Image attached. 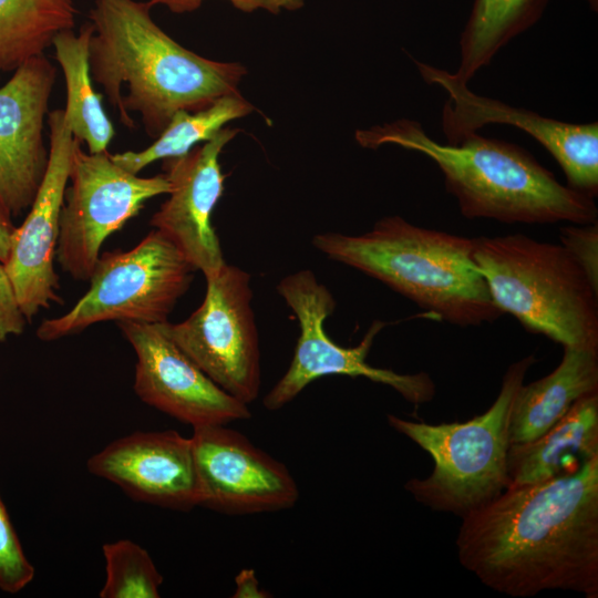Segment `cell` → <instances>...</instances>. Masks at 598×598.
<instances>
[{"instance_id": "cell-14", "label": "cell", "mask_w": 598, "mask_h": 598, "mask_svg": "<svg viewBox=\"0 0 598 598\" xmlns=\"http://www.w3.org/2000/svg\"><path fill=\"white\" fill-rule=\"evenodd\" d=\"M135 355L134 391L146 404L193 427L249 419L248 405L212 381L163 323L117 322Z\"/></svg>"}, {"instance_id": "cell-29", "label": "cell", "mask_w": 598, "mask_h": 598, "mask_svg": "<svg viewBox=\"0 0 598 598\" xmlns=\"http://www.w3.org/2000/svg\"><path fill=\"white\" fill-rule=\"evenodd\" d=\"M12 216L0 197V261L4 264L9 257L13 233L17 227Z\"/></svg>"}, {"instance_id": "cell-2", "label": "cell", "mask_w": 598, "mask_h": 598, "mask_svg": "<svg viewBox=\"0 0 598 598\" xmlns=\"http://www.w3.org/2000/svg\"><path fill=\"white\" fill-rule=\"evenodd\" d=\"M150 10L147 2L95 0L89 14V66L121 122L134 127L128 113L138 112L145 132L156 138L176 112H197L237 92L247 70L182 47L155 23Z\"/></svg>"}, {"instance_id": "cell-26", "label": "cell", "mask_w": 598, "mask_h": 598, "mask_svg": "<svg viewBox=\"0 0 598 598\" xmlns=\"http://www.w3.org/2000/svg\"><path fill=\"white\" fill-rule=\"evenodd\" d=\"M560 245L598 291V224H573L560 229Z\"/></svg>"}, {"instance_id": "cell-17", "label": "cell", "mask_w": 598, "mask_h": 598, "mask_svg": "<svg viewBox=\"0 0 598 598\" xmlns=\"http://www.w3.org/2000/svg\"><path fill=\"white\" fill-rule=\"evenodd\" d=\"M86 466L135 501L178 511L198 506L192 440L177 431L125 435L92 455Z\"/></svg>"}, {"instance_id": "cell-10", "label": "cell", "mask_w": 598, "mask_h": 598, "mask_svg": "<svg viewBox=\"0 0 598 598\" xmlns=\"http://www.w3.org/2000/svg\"><path fill=\"white\" fill-rule=\"evenodd\" d=\"M251 299L250 275L226 262L206 278L205 298L187 319L163 323L171 339L212 381L247 405L260 390Z\"/></svg>"}, {"instance_id": "cell-22", "label": "cell", "mask_w": 598, "mask_h": 598, "mask_svg": "<svg viewBox=\"0 0 598 598\" xmlns=\"http://www.w3.org/2000/svg\"><path fill=\"white\" fill-rule=\"evenodd\" d=\"M76 14L74 0H0V75L44 54Z\"/></svg>"}, {"instance_id": "cell-1", "label": "cell", "mask_w": 598, "mask_h": 598, "mask_svg": "<svg viewBox=\"0 0 598 598\" xmlns=\"http://www.w3.org/2000/svg\"><path fill=\"white\" fill-rule=\"evenodd\" d=\"M460 564L516 598L546 590L598 597V456L574 473L511 486L462 517Z\"/></svg>"}, {"instance_id": "cell-5", "label": "cell", "mask_w": 598, "mask_h": 598, "mask_svg": "<svg viewBox=\"0 0 598 598\" xmlns=\"http://www.w3.org/2000/svg\"><path fill=\"white\" fill-rule=\"evenodd\" d=\"M473 259L503 313L564 348L598 349V291L560 244L478 237Z\"/></svg>"}, {"instance_id": "cell-4", "label": "cell", "mask_w": 598, "mask_h": 598, "mask_svg": "<svg viewBox=\"0 0 598 598\" xmlns=\"http://www.w3.org/2000/svg\"><path fill=\"white\" fill-rule=\"evenodd\" d=\"M312 245L454 326L477 327L503 315L473 259L474 238L389 216L362 235H315Z\"/></svg>"}, {"instance_id": "cell-11", "label": "cell", "mask_w": 598, "mask_h": 598, "mask_svg": "<svg viewBox=\"0 0 598 598\" xmlns=\"http://www.w3.org/2000/svg\"><path fill=\"white\" fill-rule=\"evenodd\" d=\"M427 84L443 87L448 99L442 127L447 144L487 124L516 126L538 141L560 165L568 186L590 197L598 193V123L574 124L517 109L498 100L477 95L453 73L415 61Z\"/></svg>"}, {"instance_id": "cell-6", "label": "cell", "mask_w": 598, "mask_h": 598, "mask_svg": "<svg viewBox=\"0 0 598 598\" xmlns=\"http://www.w3.org/2000/svg\"><path fill=\"white\" fill-rule=\"evenodd\" d=\"M536 361L530 354L512 363L493 404L465 422L429 424L386 416L392 429L427 452L434 462L427 477L411 478L404 485L415 501L462 518L511 486L507 456L513 403Z\"/></svg>"}, {"instance_id": "cell-16", "label": "cell", "mask_w": 598, "mask_h": 598, "mask_svg": "<svg viewBox=\"0 0 598 598\" xmlns=\"http://www.w3.org/2000/svg\"><path fill=\"white\" fill-rule=\"evenodd\" d=\"M56 69L34 56L0 86V197L11 216L29 209L44 176V117Z\"/></svg>"}, {"instance_id": "cell-19", "label": "cell", "mask_w": 598, "mask_h": 598, "mask_svg": "<svg viewBox=\"0 0 598 598\" xmlns=\"http://www.w3.org/2000/svg\"><path fill=\"white\" fill-rule=\"evenodd\" d=\"M592 393H598V349L565 347L560 363L549 374L518 389L511 444L536 439Z\"/></svg>"}, {"instance_id": "cell-8", "label": "cell", "mask_w": 598, "mask_h": 598, "mask_svg": "<svg viewBox=\"0 0 598 598\" xmlns=\"http://www.w3.org/2000/svg\"><path fill=\"white\" fill-rule=\"evenodd\" d=\"M277 292L296 315L299 337L289 368L262 400L267 410L283 408L308 384L331 374L364 377L392 388L414 405L430 402L434 398L435 384L426 372L404 374L372 367L367 362L384 322L374 320L355 347H341L329 338L324 321L334 311L336 300L311 270L287 275L277 285Z\"/></svg>"}, {"instance_id": "cell-24", "label": "cell", "mask_w": 598, "mask_h": 598, "mask_svg": "<svg viewBox=\"0 0 598 598\" xmlns=\"http://www.w3.org/2000/svg\"><path fill=\"white\" fill-rule=\"evenodd\" d=\"M106 578L101 598H157L163 576L150 554L130 539L103 545Z\"/></svg>"}, {"instance_id": "cell-18", "label": "cell", "mask_w": 598, "mask_h": 598, "mask_svg": "<svg viewBox=\"0 0 598 598\" xmlns=\"http://www.w3.org/2000/svg\"><path fill=\"white\" fill-rule=\"evenodd\" d=\"M598 456V393L578 400L534 440L511 444V486L532 485L570 474ZM509 486V487H511Z\"/></svg>"}, {"instance_id": "cell-21", "label": "cell", "mask_w": 598, "mask_h": 598, "mask_svg": "<svg viewBox=\"0 0 598 598\" xmlns=\"http://www.w3.org/2000/svg\"><path fill=\"white\" fill-rule=\"evenodd\" d=\"M548 0H474L454 76L467 84L512 39L534 25Z\"/></svg>"}, {"instance_id": "cell-20", "label": "cell", "mask_w": 598, "mask_h": 598, "mask_svg": "<svg viewBox=\"0 0 598 598\" xmlns=\"http://www.w3.org/2000/svg\"><path fill=\"white\" fill-rule=\"evenodd\" d=\"M93 34L91 22L84 23L78 34L72 30L60 32L52 42L55 60L60 64L66 86L65 112L73 136L85 143L89 153H102L114 136V127L104 112L102 94L92 84L89 66V47Z\"/></svg>"}, {"instance_id": "cell-30", "label": "cell", "mask_w": 598, "mask_h": 598, "mask_svg": "<svg viewBox=\"0 0 598 598\" xmlns=\"http://www.w3.org/2000/svg\"><path fill=\"white\" fill-rule=\"evenodd\" d=\"M234 597H266L264 590L259 589V584L254 570L244 569L236 577V591Z\"/></svg>"}, {"instance_id": "cell-28", "label": "cell", "mask_w": 598, "mask_h": 598, "mask_svg": "<svg viewBox=\"0 0 598 598\" xmlns=\"http://www.w3.org/2000/svg\"><path fill=\"white\" fill-rule=\"evenodd\" d=\"M235 8L244 12H252L265 9L270 13H279L281 10H297L302 7L303 0H229ZM203 0H148L152 8L155 4H164L175 13H185L196 10Z\"/></svg>"}, {"instance_id": "cell-9", "label": "cell", "mask_w": 598, "mask_h": 598, "mask_svg": "<svg viewBox=\"0 0 598 598\" xmlns=\"http://www.w3.org/2000/svg\"><path fill=\"white\" fill-rule=\"evenodd\" d=\"M81 144L74 137L55 259L73 279L89 281L105 239L138 215L145 202L168 194L169 182L164 173L140 177L106 151L87 154Z\"/></svg>"}, {"instance_id": "cell-25", "label": "cell", "mask_w": 598, "mask_h": 598, "mask_svg": "<svg viewBox=\"0 0 598 598\" xmlns=\"http://www.w3.org/2000/svg\"><path fill=\"white\" fill-rule=\"evenodd\" d=\"M34 578V567L27 558L0 496V589L17 594Z\"/></svg>"}, {"instance_id": "cell-27", "label": "cell", "mask_w": 598, "mask_h": 598, "mask_svg": "<svg viewBox=\"0 0 598 598\" xmlns=\"http://www.w3.org/2000/svg\"><path fill=\"white\" fill-rule=\"evenodd\" d=\"M27 322L11 280L0 261V343L24 332Z\"/></svg>"}, {"instance_id": "cell-15", "label": "cell", "mask_w": 598, "mask_h": 598, "mask_svg": "<svg viewBox=\"0 0 598 598\" xmlns=\"http://www.w3.org/2000/svg\"><path fill=\"white\" fill-rule=\"evenodd\" d=\"M238 130L221 128L188 153L163 159L169 182V197L152 216L150 224L168 238L205 278L226 264L212 214L223 190L225 175L219 155Z\"/></svg>"}, {"instance_id": "cell-3", "label": "cell", "mask_w": 598, "mask_h": 598, "mask_svg": "<svg viewBox=\"0 0 598 598\" xmlns=\"http://www.w3.org/2000/svg\"><path fill=\"white\" fill-rule=\"evenodd\" d=\"M362 147L394 144L432 159L444 176L446 190L466 218L502 223L551 224L597 221L592 197L560 184L554 174L518 145L476 132L458 143L441 144L413 120H398L358 130Z\"/></svg>"}, {"instance_id": "cell-7", "label": "cell", "mask_w": 598, "mask_h": 598, "mask_svg": "<svg viewBox=\"0 0 598 598\" xmlns=\"http://www.w3.org/2000/svg\"><path fill=\"white\" fill-rule=\"evenodd\" d=\"M195 271L182 251L153 229L127 251L102 252L84 296L66 313L44 320L37 337L54 341L105 321L164 323Z\"/></svg>"}, {"instance_id": "cell-13", "label": "cell", "mask_w": 598, "mask_h": 598, "mask_svg": "<svg viewBox=\"0 0 598 598\" xmlns=\"http://www.w3.org/2000/svg\"><path fill=\"white\" fill-rule=\"evenodd\" d=\"M48 125L47 169L24 221L13 233L9 257L3 264L29 322L40 310L63 303L54 258L74 137L65 110L49 112Z\"/></svg>"}, {"instance_id": "cell-23", "label": "cell", "mask_w": 598, "mask_h": 598, "mask_svg": "<svg viewBox=\"0 0 598 598\" xmlns=\"http://www.w3.org/2000/svg\"><path fill=\"white\" fill-rule=\"evenodd\" d=\"M252 110L254 106L237 91L216 100L204 110L178 111L152 145L141 152L113 154L111 158L125 171L137 175L155 161L185 155L199 142L210 140L226 123Z\"/></svg>"}, {"instance_id": "cell-12", "label": "cell", "mask_w": 598, "mask_h": 598, "mask_svg": "<svg viewBox=\"0 0 598 598\" xmlns=\"http://www.w3.org/2000/svg\"><path fill=\"white\" fill-rule=\"evenodd\" d=\"M198 506L229 515L289 508L299 489L289 470L226 424L193 427Z\"/></svg>"}]
</instances>
